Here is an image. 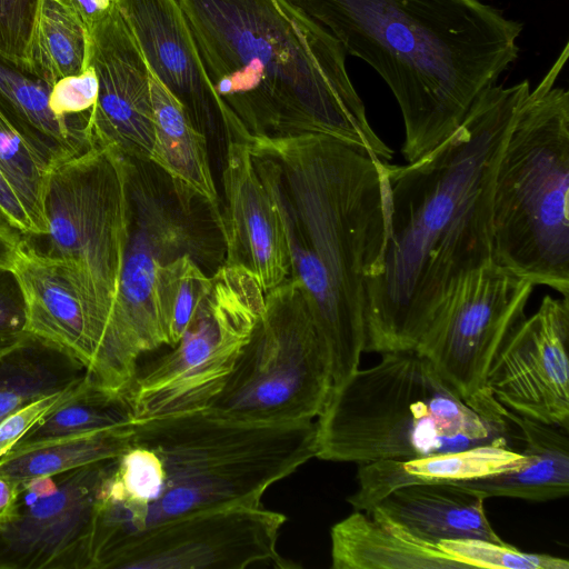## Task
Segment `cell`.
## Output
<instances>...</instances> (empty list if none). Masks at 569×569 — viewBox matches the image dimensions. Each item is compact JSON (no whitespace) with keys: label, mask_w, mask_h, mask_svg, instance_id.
I'll list each match as a JSON object with an SVG mask.
<instances>
[{"label":"cell","mask_w":569,"mask_h":569,"mask_svg":"<svg viewBox=\"0 0 569 569\" xmlns=\"http://www.w3.org/2000/svg\"><path fill=\"white\" fill-rule=\"evenodd\" d=\"M43 0H0V59L31 73L33 39Z\"/></svg>","instance_id":"d6a6232c"},{"label":"cell","mask_w":569,"mask_h":569,"mask_svg":"<svg viewBox=\"0 0 569 569\" xmlns=\"http://www.w3.org/2000/svg\"><path fill=\"white\" fill-rule=\"evenodd\" d=\"M287 517L259 506L199 510L160 522L120 547L102 569L297 567L277 551Z\"/></svg>","instance_id":"4fadbf2b"},{"label":"cell","mask_w":569,"mask_h":569,"mask_svg":"<svg viewBox=\"0 0 569 569\" xmlns=\"http://www.w3.org/2000/svg\"><path fill=\"white\" fill-rule=\"evenodd\" d=\"M510 423L491 393L467 401L417 350L390 351L332 387L316 421V458L360 465L481 445L515 449Z\"/></svg>","instance_id":"8992f818"},{"label":"cell","mask_w":569,"mask_h":569,"mask_svg":"<svg viewBox=\"0 0 569 569\" xmlns=\"http://www.w3.org/2000/svg\"><path fill=\"white\" fill-rule=\"evenodd\" d=\"M210 279L178 343L137 371L128 390L134 420L204 409L250 339L266 305L259 280L227 263Z\"/></svg>","instance_id":"30bf717a"},{"label":"cell","mask_w":569,"mask_h":569,"mask_svg":"<svg viewBox=\"0 0 569 569\" xmlns=\"http://www.w3.org/2000/svg\"><path fill=\"white\" fill-rule=\"evenodd\" d=\"M569 298L546 296L498 350L486 387L505 408L539 422L569 427Z\"/></svg>","instance_id":"9a60e30c"},{"label":"cell","mask_w":569,"mask_h":569,"mask_svg":"<svg viewBox=\"0 0 569 569\" xmlns=\"http://www.w3.org/2000/svg\"><path fill=\"white\" fill-rule=\"evenodd\" d=\"M26 333V307L20 284L11 269L0 268V338Z\"/></svg>","instance_id":"d590c367"},{"label":"cell","mask_w":569,"mask_h":569,"mask_svg":"<svg viewBox=\"0 0 569 569\" xmlns=\"http://www.w3.org/2000/svg\"><path fill=\"white\" fill-rule=\"evenodd\" d=\"M438 546L467 568L488 569H568L565 558L529 553L509 543L481 539L443 540Z\"/></svg>","instance_id":"1f68e13d"},{"label":"cell","mask_w":569,"mask_h":569,"mask_svg":"<svg viewBox=\"0 0 569 569\" xmlns=\"http://www.w3.org/2000/svg\"><path fill=\"white\" fill-rule=\"evenodd\" d=\"M51 86L0 59V112L50 168L94 146L89 112L61 118L49 106Z\"/></svg>","instance_id":"603a6c76"},{"label":"cell","mask_w":569,"mask_h":569,"mask_svg":"<svg viewBox=\"0 0 569 569\" xmlns=\"http://www.w3.org/2000/svg\"><path fill=\"white\" fill-rule=\"evenodd\" d=\"M385 80L412 162L448 139L518 58L522 24L480 0H286Z\"/></svg>","instance_id":"277c9868"},{"label":"cell","mask_w":569,"mask_h":569,"mask_svg":"<svg viewBox=\"0 0 569 569\" xmlns=\"http://www.w3.org/2000/svg\"><path fill=\"white\" fill-rule=\"evenodd\" d=\"M506 417L519 430L527 462L513 470L453 482L485 498L508 497L548 501L569 493L568 430L515 413Z\"/></svg>","instance_id":"d4e9b609"},{"label":"cell","mask_w":569,"mask_h":569,"mask_svg":"<svg viewBox=\"0 0 569 569\" xmlns=\"http://www.w3.org/2000/svg\"><path fill=\"white\" fill-rule=\"evenodd\" d=\"M485 499L455 483L412 485L391 491L368 511L431 545L458 539L505 543L486 516Z\"/></svg>","instance_id":"ffe728a7"},{"label":"cell","mask_w":569,"mask_h":569,"mask_svg":"<svg viewBox=\"0 0 569 569\" xmlns=\"http://www.w3.org/2000/svg\"><path fill=\"white\" fill-rule=\"evenodd\" d=\"M222 187L226 263L250 270L267 293L289 279L290 256L274 202L242 139L228 138Z\"/></svg>","instance_id":"e0dca14e"},{"label":"cell","mask_w":569,"mask_h":569,"mask_svg":"<svg viewBox=\"0 0 569 569\" xmlns=\"http://www.w3.org/2000/svg\"><path fill=\"white\" fill-rule=\"evenodd\" d=\"M86 376L74 357L26 335L0 356V421L42 397L66 391Z\"/></svg>","instance_id":"484cf974"},{"label":"cell","mask_w":569,"mask_h":569,"mask_svg":"<svg viewBox=\"0 0 569 569\" xmlns=\"http://www.w3.org/2000/svg\"><path fill=\"white\" fill-rule=\"evenodd\" d=\"M132 425L12 448L0 458V476L20 485L34 477L117 458L131 446Z\"/></svg>","instance_id":"4316f807"},{"label":"cell","mask_w":569,"mask_h":569,"mask_svg":"<svg viewBox=\"0 0 569 569\" xmlns=\"http://www.w3.org/2000/svg\"><path fill=\"white\" fill-rule=\"evenodd\" d=\"M528 80L491 86L420 159L382 162L386 236L365 281V351L413 350L458 284L491 261L497 167Z\"/></svg>","instance_id":"6da1fadb"},{"label":"cell","mask_w":569,"mask_h":569,"mask_svg":"<svg viewBox=\"0 0 569 569\" xmlns=\"http://www.w3.org/2000/svg\"><path fill=\"white\" fill-rule=\"evenodd\" d=\"M24 336L26 335L14 338H0V356L18 345Z\"/></svg>","instance_id":"60d3db41"},{"label":"cell","mask_w":569,"mask_h":569,"mask_svg":"<svg viewBox=\"0 0 569 569\" xmlns=\"http://www.w3.org/2000/svg\"><path fill=\"white\" fill-rule=\"evenodd\" d=\"M234 138L248 143L274 202L289 278L305 290L337 386L359 369L365 351V281L386 236L385 161L321 134Z\"/></svg>","instance_id":"7a4b0ae2"},{"label":"cell","mask_w":569,"mask_h":569,"mask_svg":"<svg viewBox=\"0 0 569 569\" xmlns=\"http://www.w3.org/2000/svg\"><path fill=\"white\" fill-rule=\"evenodd\" d=\"M90 66V34L67 0H43L33 39L31 73L51 87Z\"/></svg>","instance_id":"f1b7e54d"},{"label":"cell","mask_w":569,"mask_h":569,"mask_svg":"<svg viewBox=\"0 0 569 569\" xmlns=\"http://www.w3.org/2000/svg\"><path fill=\"white\" fill-rule=\"evenodd\" d=\"M99 91L98 77L90 64L82 73L59 79L51 88L49 106L61 118L89 112Z\"/></svg>","instance_id":"836d02e7"},{"label":"cell","mask_w":569,"mask_h":569,"mask_svg":"<svg viewBox=\"0 0 569 569\" xmlns=\"http://www.w3.org/2000/svg\"><path fill=\"white\" fill-rule=\"evenodd\" d=\"M133 422L128 392L106 389L86 375L70 397L27 431L13 448Z\"/></svg>","instance_id":"83f0119b"},{"label":"cell","mask_w":569,"mask_h":569,"mask_svg":"<svg viewBox=\"0 0 569 569\" xmlns=\"http://www.w3.org/2000/svg\"><path fill=\"white\" fill-rule=\"evenodd\" d=\"M232 132L321 134L390 162L340 42L286 0H177Z\"/></svg>","instance_id":"3957f363"},{"label":"cell","mask_w":569,"mask_h":569,"mask_svg":"<svg viewBox=\"0 0 569 569\" xmlns=\"http://www.w3.org/2000/svg\"><path fill=\"white\" fill-rule=\"evenodd\" d=\"M522 451L481 445L456 452L360 463L358 490L347 498L355 510L368 511L391 491L412 485L453 483L522 467Z\"/></svg>","instance_id":"44dd1931"},{"label":"cell","mask_w":569,"mask_h":569,"mask_svg":"<svg viewBox=\"0 0 569 569\" xmlns=\"http://www.w3.org/2000/svg\"><path fill=\"white\" fill-rule=\"evenodd\" d=\"M24 241L20 233L7 227H0V268L12 269Z\"/></svg>","instance_id":"f35d334b"},{"label":"cell","mask_w":569,"mask_h":569,"mask_svg":"<svg viewBox=\"0 0 569 569\" xmlns=\"http://www.w3.org/2000/svg\"><path fill=\"white\" fill-rule=\"evenodd\" d=\"M333 569H456L466 565L372 511L356 510L332 526Z\"/></svg>","instance_id":"cb8c5ba5"},{"label":"cell","mask_w":569,"mask_h":569,"mask_svg":"<svg viewBox=\"0 0 569 569\" xmlns=\"http://www.w3.org/2000/svg\"><path fill=\"white\" fill-rule=\"evenodd\" d=\"M89 34L90 64L99 82L88 121L93 143L111 146L133 161H150L154 112L149 67L116 3Z\"/></svg>","instance_id":"2e32d148"},{"label":"cell","mask_w":569,"mask_h":569,"mask_svg":"<svg viewBox=\"0 0 569 569\" xmlns=\"http://www.w3.org/2000/svg\"><path fill=\"white\" fill-rule=\"evenodd\" d=\"M316 436L313 420L252 423L207 409L134 420L118 470L128 540L186 513L261 505L316 457Z\"/></svg>","instance_id":"5b68a950"},{"label":"cell","mask_w":569,"mask_h":569,"mask_svg":"<svg viewBox=\"0 0 569 569\" xmlns=\"http://www.w3.org/2000/svg\"><path fill=\"white\" fill-rule=\"evenodd\" d=\"M19 492V483L0 476V527L12 518Z\"/></svg>","instance_id":"ab89813d"},{"label":"cell","mask_w":569,"mask_h":569,"mask_svg":"<svg viewBox=\"0 0 569 569\" xmlns=\"http://www.w3.org/2000/svg\"><path fill=\"white\" fill-rule=\"evenodd\" d=\"M117 458L57 473L49 496L20 485L14 513L0 527V569H92L98 492Z\"/></svg>","instance_id":"5bb4252c"},{"label":"cell","mask_w":569,"mask_h":569,"mask_svg":"<svg viewBox=\"0 0 569 569\" xmlns=\"http://www.w3.org/2000/svg\"><path fill=\"white\" fill-rule=\"evenodd\" d=\"M130 159L92 146L49 171L46 254L57 260L81 301L98 346L107 340L129 240Z\"/></svg>","instance_id":"ba28073f"},{"label":"cell","mask_w":569,"mask_h":569,"mask_svg":"<svg viewBox=\"0 0 569 569\" xmlns=\"http://www.w3.org/2000/svg\"><path fill=\"white\" fill-rule=\"evenodd\" d=\"M533 284L492 261L455 289L415 350L465 400L476 402L490 366L512 328L525 318Z\"/></svg>","instance_id":"7c38bea8"},{"label":"cell","mask_w":569,"mask_h":569,"mask_svg":"<svg viewBox=\"0 0 569 569\" xmlns=\"http://www.w3.org/2000/svg\"><path fill=\"white\" fill-rule=\"evenodd\" d=\"M129 240L118 293L94 383L128 392L138 371L139 357L166 345L156 299L161 264L182 253L191 237L173 211L167 208L154 184L130 162ZM191 254V253H190Z\"/></svg>","instance_id":"8fae6325"},{"label":"cell","mask_w":569,"mask_h":569,"mask_svg":"<svg viewBox=\"0 0 569 569\" xmlns=\"http://www.w3.org/2000/svg\"><path fill=\"white\" fill-rule=\"evenodd\" d=\"M0 169L24 207L36 237H44L49 230L46 193L51 168L1 112Z\"/></svg>","instance_id":"f546056e"},{"label":"cell","mask_w":569,"mask_h":569,"mask_svg":"<svg viewBox=\"0 0 569 569\" xmlns=\"http://www.w3.org/2000/svg\"><path fill=\"white\" fill-rule=\"evenodd\" d=\"M568 43L529 91L493 186L491 261L569 298V92L555 82Z\"/></svg>","instance_id":"52a82bcc"},{"label":"cell","mask_w":569,"mask_h":569,"mask_svg":"<svg viewBox=\"0 0 569 569\" xmlns=\"http://www.w3.org/2000/svg\"><path fill=\"white\" fill-rule=\"evenodd\" d=\"M78 385L66 391L34 400L1 420L0 458L11 450L38 421L67 400Z\"/></svg>","instance_id":"e575fe53"},{"label":"cell","mask_w":569,"mask_h":569,"mask_svg":"<svg viewBox=\"0 0 569 569\" xmlns=\"http://www.w3.org/2000/svg\"><path fill=\"white\" fill-rule=\"evenodd\" d=\"M82 19L88 30L94 24L117 0H67Z\"/></svg>","instance_id":"74e56055"},{"label":"cell","mask_w":569,"mask_h":569,"mask_svg":"<svg viewBox=\"0 0 569 569\" xmlns=\"http://www.w3.org/2000/svg\"><path fill=\"white\" fill-rule=\"evenodd\" d=\"M332 386L328 347L301 283L289 278L266 293L250 339L204 409L252 423L311 421Z\"/></svg>","instance_id":"9c48e42d"},{"label":"cell","mask_w":569,"mask_h":569,"mask_svg":"<svg viewBox=\"0 0 569 569\" xmlns=\"http://www.w3.org/2000/svg\"><path fill=\"white\" fill-rule=\"evenodd\" d=\"M0 209L6 216L9 226L23 236L36 237L33 226L22 206L19 197L9 180L0 169Z\"/></svg>","instance_id":"8d00e7d4"},{"label":"cell","mask_w":569,"mask_h":569,"mask_svg":"<svg viewBox=\"0 0 569 569\" xmlns=\"http://www.w3.org/2000/svg\"><path fill=\"white\" fill-rule=\"evenodd\" d=\"M150 70L184 106L200 129L203 120L222 130L232 113L216 92L177 0H117Z\"/></svg>","instance_id":"ac0fdd59"},{"label":"cell","mask_w":569,"mask_h":569,"mask_svg":"<svg viewBox=\"0 0 569 569\" xmlns=\"http://www.w3.org/2000/svg\"><path fill=\"white\" fill-rule=\"evenodd\" d=\"M206 276L190 253H182L160 266L156 299L166 346L173 347L209 290Z\"/></svg>","instance_id":"4dcf8cb0"},{"label":"cell","mask_w":569,"mask_h":569,"mask_svg":"<svg viewBox=\"0 0 569 569\" xmlns=\"http://www.w3.org/2000/svg\"><path fill=\"white\" fill-rule=\"evenodd\" d=\"M150 91L154 112V141L150 162L159 167L172 182L181 207L189 199L207 203L219 229L222 220L218 192L210 168L207 139L184 106L149 68Z\"/></svg>","instance_id":"7402d4cb"},{"label":"cell","mask_w":569,"mask_h":569,"mask_svg":"<svg viewBox=\"0 0 569 569\" xmlns=\"http://www.w3.org/2000/svg\"><path fill=\"white\" fill-rule=\"evenodd\" d=\"M26 307V333L49 342L93 369L98 346L81 301L60 264L23 243L11 269Z\"/></svg>","instance_id":"d6986e66"}]
</instances>
